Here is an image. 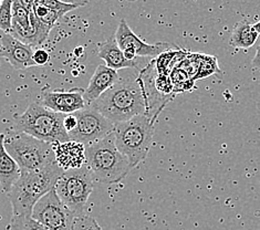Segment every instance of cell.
<instances>
[{"label":"cell","instance_id":"obj_12","mask_svg":"<svg viewBox=\"0 0 260 230\" xmlns=\"http://www.w3.org/2000/svg\"><path fill=\"white\" fill-rule=\"evenodd\" d=\"M41 104L59 114H73L86 107L84 90L74 88L69 91H46L42 95Z\"/></svg>","mask_w":260,"mask_h":230},{"label":"cell","instance_id":"obj_25","mask_svg":"<svg viewBox=\"0 0 260 230\" xmlns=\"http://www.w3.org/2000/svg\"><path fill=\"white\" fill-rule=\"evenodd\" d=\"M72 230H102V228L94 218L85 215L74 219Z\"/></svg>","mask_w":260,"mask_h":230},{"label":"cell","instance_id":"obj_15","mask_svg":"<svg viewBox=\"0 0 260 230\" xmlns=\"http://www.w3.org/2000/svg\"><path fill=\"white\" fill-rule=\"evenodd\" d=\"M120 80L117 71L107 65H99L92 76L88 88L84 90V101L88 105L94 103L104 92L110 90Z\"/></svg>","mask_w":260,"mask_h":230},{"label":"cell","instance_id":"obj_3","mask_svg":"<svg viewBox=\"0 0 260 230\" xmlns=\"http://www.w3.org/2000/svg\"><path fill=\"white\" fill-rule=\"evenodd\" d=\"M85 165L92 177L103 184H116L132 170L126 157L115 146L114 133L85 146Z\"/></svg>","mask_w":260,"mask_h":230},{"label":"cell","instance_id":"obj_10","mask_svg":"<svg viewBox=\"0 0 260 230\" xmlns=\"http://www.w3.org/2000/svg\"><path fill=\"white\" fill-rule=\"evenodd\" d=\"M114 39L124 53V57L129 61H136L139 60V58L156 59L158 55L173 49V46L167 42H158L151 45V43L143 41L139 36L133 32L124 19H122L117 26Z\"/></svg>","mask_w":260,"mask_h":230},{"label":"cell","instance_id":"obj_19","mask_svg":"<svg viewBox=\"0 0 260 230\" xmlns=\"http://www.w3.org/2000/svg\"><path fill=\"white\" fill-rule=\"evenodd\" d=\"M259 35L253 28V24H250L247 20H241L235 24L233 32L229 38V45L235 49H244L248 50L255 45Z\"/></svg>","mask_w":260,"mask_h":230},{"label":"cell","instance_id":"obj_11","mask_svg":"<svg viewBox=\"0 0 260 230\" xmlns=\"http://www.w3.org/2000/svg\"><path fill=\"white\" fill-rule=\"evenodd\" d=\"M157 70L155 67V61L152 60L142 69L138 76V80L141 84L142 92H143L145 105H146V116L153 123H155L160 112L163 111L165 105L172 98L166 97L160 94L155 85V78Z\"/></svg>","mask_w":260,"mask_h":230},{"label":"cell","instance_id":"obj_24","mask_svg":"<svg viewBox=\"0 0 260 230\" xmlns=\"http://www.w3.org/2000/svg\"><path fill=\"white\" fill-rule=\"evenodd\" d=\"M12 28V2L3 0L0 2V30L4 34H9Z\"/></svg>","mask_w":260,"mask_h":230},{"label":"cell","instance_id":"obj_21","mask_svg":"<svg viewBox=\"0 0 260 230\" xmlns=\"http://www.w3.org/2000/svg\"><path fill=\"white\" fill-rule=\"evenodd\" d=\"M32 10H34L35 16L38 18V19L43 24H46V26L49 27L50 29H52L54 27L55 22H57L60 19V18H62L64 16V14H62V12L52 10L50 8L46 7V6H43L39 2V0L34 2Z\"/></svg>","mask_w":260,"mask_h":230},{"label":"cell","instance_id":"obj_28","mask_svg":"<svg viewBox=\"0 0 260 230\" xmlns=\"http://www.w3.org/2000/svg\"><path fill=\"white\" fill-rule=\"evenodd\" d=\"M251 67L253 68V69L260 71V46L257 48L255 57H253V59L251 61Z\"/></svg>","mask_w":260,"mask_h":230},{"label":"cell","instance_id":"obj_9","mask_svg":"<svg viewBox=\"0 0 260 230\" xmlns=\"http://www.w3.org/2000/svg\"><path fill=\"white\" fill-rule=\"evenodd\" d=\"M31 217L48 230H72L77 218L52 189L36 204Z\"/></svg>","mask_w":260,"mask_h":230},{"label":"cell","instance_id":"obj_8","mask_svg":"<svg viewBox=\"0 0 260 230\" xmlns=\"http://www.w3.org/2000/svg\"><path fill=\"white\" fill-rule=\"evenodd\" d=\"M78 125L69 134L70 141L81 143L84 146L93 144L114 132V124L109 121L92 105H86L76 113Z\"/></svg>","mask_w":260,"mask_h":230},{"label":"cell","instance_id":"obj_23","mask_svg":"<svg viewBox=\"0 0 260 230\" xmlns=\"http://www.w3.org/2000/svg\"><path fill=\"white\" fill-rule=\"evenodd\" d=\"M11 230H48L40 222L35 220L30 215L12 216L10 222Z\"/></svg>","mask_w":260,"mask_h":230},{"label":"cell","instance_id":"obj_1","mask_svg":"<svg viewBox=\"0 0 260 230\" xmlns=\"http://www.w3.org/2000/svg\"><path fill=\"white\" fill-rule=\"evenodd\" d=\"M114 125L146 114L143 92L138 78L121 79L91 104Z\"/></svg>","mask_w":260,"mask_h":230},{"label":"cell","instance_id":"obj_13","mask_svg":"<svg viewBox=\"0 0 260 230\" xmlns=\"http://www.w3.org/2000/svg\"><path fill=\"white\" fill-rule=\"evenodd\" d=\"M34 49L26 43L16 39L10 34L0 37V55L7 60L16 70H26L36 67L34 62Z\"/></svg>","mask_w":260,"mask_h":230},{"label":"cell","instance_id":"obj_5","mask_svg":"<svg viewBox=\"0 0 260 230\" xmlns=\"http://www.w3.org/2000/svg\"><path fill=\"white\" fill-rule=\"evenodd\" d=\"M64 116L35 102L20 116L16 117L14 128L16 132L28 134L50 144L69 142V135L63 126Z\"/></svg>","mask_w":260,"mask_h":230},{"label":"cell","instance_id":"obj_17","mask_svg":"<svg viewBox=\"0 0 260 230\" xmlns=\"http://www.w3.org/2000/svg\"><path fill=\"white\" fill-rule=\"evenodd\" d=\"M21 170L5 147V134H0V186L6 194L20 178Z\"/></svg>","mask_w":260,"mask_h":230},{"label":"cell","instance_id":"obj_20","mask_svg":"<svg viewBox=\"0 0 260 230\" xmlns=\"http://www.w3.org/2000/svg\"><path fill=\"white\" fill-rule=\"evenodd\" d=\"M170 79L173 85V93H183L195 88V81L181 68H174L170 73Z\"/></svg>","mask_w":260,"mask_h":230},{"label":"cell","instance_id":"obj_22","mask_svg":"<svg viewBox=\"0 0 260 230\" xmlns=\"http://www.w3.org/2000/svg\"><path fill=\"white\" fill-rule=\"evenodd\" d=\"M219 67L217 58L214 57V55H208V54H203L201 55V63H200V69H198V73L195 78V81L197 80H204L213 74L218 73Z\"/></svg>","mask_w":260,"mask_h":230},{"label":"cell","instance_id":"obj_4","mask_svg":"<svg viewBox=\"0 0 260 230\" xmlns=\"http://www.w3.org/2000/svg\"><path fill=\"white\" fill-rule=\"evenodd\" d=\"M113 133L116 148L126 157L132 169H135L147 157L151 150L154 123L146 115H139L115 124Z\"/></svg>","mask_w":260,"mask_h":230},{"label":"cell","instance_id":"obj_27","mask_svg":"<svg viewBox=\"0 0 260 230\" xmlns=\"http://www.w3.org/2000/svg\"><path fill=\"white\" fill-rule=\"evenodd\" d=\"M78 125V120L77 117L74 114H69V115H66L64 116V120H63V126L64 129L67 130V133L69 134L70 132L77 127Z\"/></svg>","mask_w":260,"mask_h":230},{"label":"cell","instance_id":"obj_26","mask_svg":"<svg viewBox=\"0 0 260 230\" xmlns=\"http://www.w3.org/2000/svg\"><path fill=\"white\" fill-rule=\"evenodd\" d=\"M34 62L36 63V67H42L46 65L49 61H50V54L45 49H37L34 52Z\"/></svg>","mask_w":260,"mask_h":230},{"label":"cell","instance_id":"obj_18","mask_svg":"<svg viewBox=\"0 0 260 230\" xmlns=\"http://www.w3.org/2000/svg\"><path fill=\"white\" fill-rule=\"evenodd\" d=\"M32 4L34 2H27V0L12 2V28L9 34L16 39H19L31 27L30 15H31Z\"/></svg>","mask_w":260,"mask_h":230},{"label":"cell","instance_id":"obj_2","mask_svg":"<svg viewBox=\"0 0 260 230\" xmlns=\"http://www.w3.org/2000/svg\"><path fill=\"white\" fill-rule=\"evenodd\" d=\"M62 174L57 161L41 171L21 172L20 178L7 195L12 206V216H31L36 204L54 189Z\"/></svg>","mask_w":260,"mask_h":230},{"label":"cell","instance_id":"obj_29","mask_svg":"<svg viewBox=\"0 0 260 230\" xmlns=\"http://www.w3.org/2000/svg\"><path fill=\"white\" fill-rule=\"evenodd\" d=\"M253 28H255V30L257 31V34L260 36V20L253 24Z\"/></svg>","mask_w":260,"mask_h":230},{"label":"cell","instance_id":"obj_7","mask_svg":"<svg viewBox=\"0 0 260 230\" xmlns=\"http://www.w3.org/2000/svg\"><path fill=\"white\" fill-rule=\"evenodd\" d=\"M93 180L90 170L84 165L79 170L63 172L55 185V194L76 217L86 215V203L93 191Z\"/></svg>","mask_w":260,"mask_h":230},{"label":"cell","instance_id":"obj_6","mask_svg":"<svg viewBox=\"0 0 260 230\" xmlns=\"http://www.w3.org/2000/svg\"><path fill=\"white\" fill-rule=\"evenodd\" d=\"M5 147L21 172L41 171L55 161L52 144L16 130L5 135Z\"/></svg>","mask_w":260,"mask_h":230},{"label":"cell","instance_id":"obj_16","mask_svg":"<svg viewBox=\"0 0 260 230\" xmlns=\"http://www.w3.org/2000/svg\"><path fill=\"white\" fill-rule=\"evenodd\" d=\"M98 57L105 62V65L108 68L115 71L121 69H128V68H134V69L139 68V60H127L114 38L99 43Z\"/></svg>","mask_w":260,"mask_h":230},{"label":"cell","instance_id":"obj_14","mask_svg":"<svg viewBox=\"0 0 260 230\" xmlns=\"http://www.w3.org/2000/svg\"><path fill=\"white\" fill-rule=\"evenodd\" d=\"M54 158L63 172L79 170L85 165V146L81 143L69 141L52 144Z\"/></svg>","mask_w":260,"mask_h":230}]
</instances>
